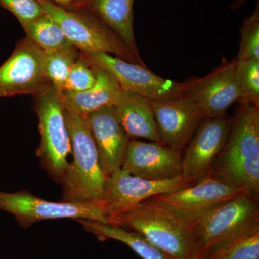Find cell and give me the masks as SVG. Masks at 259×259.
<instances>
[{
    "label": "cell",
    "instance_id": "cell-17",
    "mask_svg": "<svg viewBox=\"0 0 259 259\" xmlns=\"http://www.w3.org/2000/svg\"><path fill=\"white\" fill-rule=\"evenodd\" d=\"M113 107L119 123L131 139L162 144L149 100L121 89Z\"/></svg>",
    "mask_w": 259,
    "mask_h": 259
},
{
    "label": "cell",
    "instance_id": "cell-3",
    "mask_svg": "<svg viewBox=\"0 0 259 259\" xmlns=\"http://www.w3.org/2000/svg\"><path fill=\"white\" fill-rule=\"evenodd\" d=\"M66 125L71 139L73 161L62 183L61 201L101 206L108 177L104 174L95 140L87 117L65 107Z\"/></svg>",
    "mask_w": 259,
    "mask_h": 259
},
{
    "label": "cell",
    "instance_id": "cell-20",
    "mask_svg": "<svg viewBox=\"0 0 259 259\" xmlns=\"http://www.w3.org/2000/svg\"><path fill=\"white\" fill-rule=\"evenodd\" d=\"M87 231L100 239H113L129 246L143 259H167L163 252L150 243L136 231H127L123 227L90 221L77 220Z\"/></svg>",
    "mask_w": 259,
    "mask_h": 259
},
{
    "label": "cell",
    "instance_id": "cell-14",
    "mask_svg": "<svg viewBox=\"0 0 259 259\" xmlns=\"http://www.w3.org/2000/svg\"><path fill=\"white\" fill-rule=\"evenodd\" d=\"M150 101L162 144L182 153L205 118L203 113L187 96Z\"/></svg>",
    "mask_w": 259,
    "mask_h": 259
},
{
    "label": "cell",
    "instance_id": "cell-19",
    "mask_svg": "<svg viewBox=\"0 0 259 259\" xmlns=\"http://www.w3.org/2000/svg\"><path fill=\"white\" fill-rule=\"evenodd\" d=\"M135 0H83L79 10H84L106 24L122 39L130 50L141 56L134 26Z\"/></svg>",
    "mask_w": 259,
    "mask_h": 259
},
{
    "label": "cell",
    "instance_id": "cell-1",
    "mask_svg": "<svg viewBox=\"0 0 259 259\" xmlns=\"http://www.w3.org/2000/svg\"><path fill=\"white\" fill-rule=\"evenodd\" d=\"M259 200V107L241 104L210 174Z\"/></svg>",
    "mask_w": 259,
    "mask_h": 259
},
{
    "label": "cell",
    "instance_id": "cell-23",
    "mask_svg": "<svg viewBox=\"0 0 259 259\" xmlns=\"http://www.w3.org/2000/svg\"><path fill=\"white\" fill-rule=\"evenodd\" d=\"M205 259H259V231L204 253Z\"/></svg>",
    "mask_w": 259,
    "mask_h": 259
},
{
    "label": "cell",
    "instance_id": "cell-11",
    "mask_svg": "<svg viewBox=\"0 0 259 259\" xmlns=\"http://www.w3.org/2000/svg\"><path fill=\"white\" fill-rule=\"evenodd\" d=\"M243 192L208 175L192 185L153 197L194 227L211 209Z\"/></svg>",
    "mask_w": 259,
    "mask_h": 259
},
{
    "label": "cell",
    "instance_id": "cell-29",
    "mask_svg": "<svg viewBox=\"0 0 259 259\" xmlns=\"http://www.w3.org/2000/svg\"><path fill=\"white\" fill-rule=\"evenodd\" d=\"M190 259H205V256H204V254H199L198 255H197V256Z\"/></svg>",
    "mask_w": 259,
    "mask_h": 259
},
{
    "label": "cell",
    "instance_id": "cell-15",
    "mask_svg": "<svg viewBox=\"0 0 259 259\" xmlns=\"http://www.w3.org/2000/svg\"><path fill=\"white\" fill-rule=\"evenodd\" d=\"M122 169L145 180H172L182 175V153L159 143L131 139Z\"/></svg>",
    "mask_w": 259,
    "mask_h": 259
},
{
    "label": "cell",
    "instance_id": "cell-7",
    "mask_svg": "<svg viewBox=\"0 0 259 259\" xmlns=\"http://www.w3.org/2000/svg\"><path fill=\"white\" fill-rule=\"evenodd\" d=\"M0 210L14 215L19 226L28 228L47 220H90L107 223L101 207L96 204L52 202L25 190L14 193L0 190Z\"/></svg>",
    "mask_w": 259,
    "mask_h": 259
},
{
    "label": "cell",
    "instance_id": "cell-24",
    "mask_svg": "<svg viewBox=\"0 0 259 259\" xmlns=\"http://www.w3.org/2000/svg\"><path fill=\"white\" fill-rule=\"evenodd\" d=\"M235 76L242 95L240 103L259 107V59H236Z\"/></svg>",
    "mask_w": 259,
    "mask_h": 259
},
{
    "label": "cell",
    "instance_id": "cell-9",
    "mask_svg": "<svg viewBox=\"0 0 259 259\" xmlns=\"http://www.w3.org/2000/svg\"><path fill=\"white\" fill-rule=\"evenodd\" d=\"M52 86L46 71V53L25 36L0 66V97L36 96Z\"/></svg>",
    "mask_w": 259,
    "mask_h": 259
},
{
    "label": "cell",
    "instance_id": "cell-2",
    "mask_svg": "<svg viewBox=\"0 0 259 259\" xmlns=\"http://www.w3.org/2000/svg\"><path fill=\"white\" fill-rule=\"evenodd\" d=\"M109 224L138 232L167 259H190L200 254L194 227L153 197L112 218Z\"/></svg>",
    "mask_w": 259,
    "mask_h": 259
},
{
    "label": "cell",
    "instance_id": "cell-6",
    "mask_svg": "<svg viewBox=\"0 0 259 259\" xmlns=\"http://www.w3.org/2000/svg\"><path fill=\"white\" fill-rule=\"evenodd\" d=\"M199 253L259 231V200L243 192L216 206L194 226Z\"/></svg>",
    "mask_w": 259,
    "mask_h": 259
},
{
    "label": "cell",
    "instance_id": "cell-13",
    "mask_svg": "<svg viewBox=\"0 0 259 259\" xmlns=\"http://www.w3.org/2000/svg\"><path fill=\"white\" fill-rule=\"evenodd\" d=\"M235 63L236 59H224L207 76L185 82L187 97L197 105L205 118L223 117L234 102L241 101V90L235 76Z\"/></svg>",
    "mask_w": 259,
    "mask_h": 259
},
{
    "label": "cell",
    "instance_id": "cell-12",
    "mask_svg": "<svg viewBox=\"0 0 259 259\" xmlns=\"http://www.w3.org/2000/svg\"><path fill=\"white\" fill-rule=\"evenodd\" d=\"M233 119L206 117L182 156V175L191 184L209 175L231 133Z\"/></svg>",
    "mask_w": 259,
    "mask_h": 259
},
{
    "label": "cell",
    "instance_id": "cell-25",
    "mask_svg": "<svg viewBox=\"0 0 259 259\" xmlns=\"http://www.w3.org/2000/svg\"><path fill=\"white\" fill-rule=\"evenodd\" d=\"M238 60L259 59V5L242 25Z\"/></svg>",
    "mask_w": 259,
    "mask_h": 259
},
{
    "label": "cell",
    "instance_id": "cell-26",
    "mask_svg": "<svg viewBox=\"0 0 259 259\" xmlns=\"http://www.w3.org/2000/svg\"><path fill=\"white\" fill-rule=\"evenodd\" d=\"M95 82L96 74L93 66L80 55L66 78L62 92L79 93L88 90Z\"/></svg>",
    "mask_w": 259,
    "mask_h": 259
},
{
    "label": "cell",
    "instance_id": "cell-16",
    "mask_svg": "<svg viewBox=\"0 0 259 259\" xmlns=\"http://www.w3.org/2000/svg\"><path fill=\"white\" fill-rule=\"evenodd\" d=\"M100 166L107 177L122 168L131 138L116 117L113 106L102 108L87 116Z\"/></svg>",
    "mask_w": 259,
    "mask_h": 259
},
{
    "label": "cell",
    "instance_id": "cell-18",
    "mask_svg": "<svg viewBox=\"0 0 259 259\" xmlns=\"http://www.w3.org/2000/svg\"><path fill=\"white\" fill-rule=\"evenodd\" d=\"M92 66L96 74V82L93 87L79 93L62 92L65 107L83 117L105 107L113 106L121 90L110 73L98 66Z\"/></svg>",
    "mask_w": 259,
    "mask_h": 259
},
{
    "label": "cell",
    "instance_id": "cell-22",
    "mask_svg": "<svg viewBox=\"0 0 259 259\" xmlns=\"http://www.w3.org/2000/svg\"><path fill=\"white\" fill-rule=\"evenodd\" d=\"M81 52L72 44L46 54L48 79L54 88L62 92L65 81Z\"/></svg>",
    "mask_w": 259,
    "mask_h": 259
},
{
    "label": "cell",
    "instance_id": "cell-4",
    "mask_svg": "<svg viewBox=\"0 0 259 259\" xmlns=\"http://www.w3.org/2000/svg\"><path fill=\"white\" fill-rule=\"evenodd\" d=\"M46 13L61 27L72 45L86 54H107L146 66L141 56H136L117 34L84 10H68L49 0H37Z\"/></svg>",
    "mask_w": 259,
    "mask_h": 259
},
{
    "label": "cell",
    "instance_id": "cell-28",
    "mask_svg": "<svg viewBox=\"0 0 259 259\" xmlns=\"http://www.w3.org/2000/svg\"><path fill=\"white\" fill-rule=\"evenodd\" d=\"M51 3L68 10H79L83 0H49Z\"/></svg>",
    "mask_w": 259,
    "mask_h": 259
},
{
    "label": "cell",
    "instance_id": "cell-5",
    "mask_svg": "<svg viewBox=\"0 0 259 259\" xmlns=\"http://www.w3.org/2000/svg\"><path fill=\"white\" fill-rule=\"evenodd\" d=\"M40 143L36 150L41 166L58 183H62L72 153L63 101L62 92L54 86L35 96Z\"/></svg>",
    "mask_w": 259,
    "mask_h": 259
},
{
    "label": "cell",
    "instance_id": "cell-10",
    "mask_svg": "<svg viewBox=\"0 0 259 259\" xmlns=\"http://www.w3.org/2000/svg\"><path fill=\"white\" fill-rule=\"evenodd\" d=\"M190 185L182 176L164 181L148 180L121 168L107 179L100 207L109 224L112 218L134 208L142 201Z\"/></svg>",
    "mask_w": 259,
    "mask_h": 259
},
{
    "label": "cell",
    "instance_id": "cell-27",
    "mask_svg": "<svg viewBox=\"0 0 259 259\" xmlns=\"http://www.w3.org/2000/svg\"><path fill=\"white\" fill-rule=\"evenodd\" d=\"M0 7L14 15L21 25L46 13L37 0H0Z\"/></svg>",
    "mask_w": 259,
    "mask_h": 259
},
{
    "label": "cell",
    "instance_id": "cell-8",
    "mask_svg": "<svg viewBox=\"0 0 259 259\" xmlns=\"http://www.w3.org/2000/svg\"><path fill=\"white\" fill-rule=\"evenodd\" d=\"M81 55L90 64L110 73L122 90L139 94L148 100L161 101L187 96L185 83L163 79L150 71L147 66L102 53L81 52Z\"/></svg>",
    "mask_w": 259,
    "mask_h": 259
},
{
    "label": "cell",
    "instance_id": "cell-21",
    "mask_svg": "<svg viewBox=\"0 0 259 259\" xmlns=\"http://www.w3.org/2000/svg\"><path fill=\"white\" fill-rule=\"evenodd\" d=\"M21 26L26 37L46 54L71 44L61 27L47 13Z\"/></svg>",
    "mask_w": 259,
    "mask_h": 259
}]
</instances>
